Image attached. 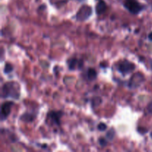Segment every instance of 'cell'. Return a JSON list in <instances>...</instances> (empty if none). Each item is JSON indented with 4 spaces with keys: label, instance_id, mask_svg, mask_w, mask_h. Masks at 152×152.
<instances>
[{
    "label": "cell",
    "instance_id": "6da1fadb",
    "mask_svg": "<svg viewBox=\"0 0 152 152\" xmlns=\"http://www.w3.org/2000/svg\"><path fill=\"white\" fill-rule=\"evenodd\" d=\"M18 88H19V85L17 83L13 82L5 83L1 89V97H13L14 99H18L19 96Z\"/></svg>",
    "mask_w": 152,
    "mask_h": 152
},
{
    "label": "cell",
    "instance_id": "7a4b0ae2",
    "mask_svg": "<svg viewBox=\"0 0 152 152\" xmlns=\"http://www.w3.org/2000/svg\"><path fill=\"white\" fill-rule=\"evenodd\" d=\"M124 6L130 13L135 15L138 14L144 8L143 5L138 2L137 0H126L124 2Z\"/></svg>",
    "mask_w": 152,
    "mask_h": 152
},
{
    "label": "cell",
    "instance_id": "3957f363",
    "mask_svg": "<svg viewBox=\"0 0 152 152\" xmlns=\"http://www.w3.org/2000/svg\"><path fill=\"white\" fill-rule=\"evenodd\" d=\"M134 68L135 65L133 62H129V60H124L119 65L118 71L122 74H127L132 72Z\"/></svg>",
    "mask_w": 152,
    "mask_h": 152
},
{
    "label": "cell",
    "instance_id": "277c9868",
    "mask_svg": "<svg viewBox=\"0 0 152 152\" xmlns=\"http://www.w3.org/2000/svg\"><path fill=\"white\" fill-rule=\"evenodd\" d=\"M14 105L13 102L11 101H6V102H3L2 105L1 106V120H5L9 114H10L11 111L12 106Z\"/></svg>",
    "mask_w": 152,
    "mask_h": 152
},
{
    "label": "cell",
    "instance_id": "5b68a950",
    "mask_svg": "<svg viewBox=\"0 0 152 152\" xmlns=\"http://www.w3.org/2000/svg\"><path fill=\"white\" fill-rule=\"evenodd\" d=\"M91 7L89 6H83L77 13V19L80 21H84L91 15Z\"/></svg>",
    "mask_w": 152,
    "mask_h": 152
},
{
    "label": "cell",
    "instance_id": "8992f818",
    "mask_svg": "<svg viewBox=\"0 0 152 152\" xmlns=\"http://www.w3.org/2000/svg\"><path fill=\"white\" fill-rule=\"evenodd\" d=\"M62 115H63V113L61 111H50V112H49L47 116L52 120V122H53L54 124H56V126H59V125H60V119Z\"/></svg>",
    "mask_w": 152,
    "mask_h": 152
},
{
    "label": "cell",
    "instance_id": "52a82bcc",
    "mask_svg": "<svg viewBox=\"0 0 152 152\" xmlns=\"http://www.w3.org/2000/svg\"><path fill=\"white\" fill-rule=\"evenodd\" d=\"M107 9V5L103 0H99L96 6V12L97 14H102L105 13Z\"/></svg>",
    "mask_w": 152,
    "mask_h": 152
},
{
    "label": "cell",
    "instance_id": "ba28073f",
    "mask_svg": "<svg viewBox=\"0 0 152 152\" xmlns=\"http://www.w3.org/2000/svg\"><path fill=\"white\" fill-rule=\"evenodd\" d=\"M34 118H35V117H34V114H30V113L28 112L25 113L20 117V120L22 121L25 122V123H31L32 121H34Z\"/></svg>",
    "mask_w": 152,
    "mask_h": 152
},
{
    "label": "cell",
    "instance_id": "9c48e42d",
    "mask_svg": "<svg viewBox=\"0 0 152 152\" xmlns=\"http://www.w3.org/2000/svg\"><path fill=\"white\" fill-rule=\"evenodd\" d=\"M87 77L90 81L94 80L96 78V77H97V73H96V70L92 68H88L87 71Z\"/></svg>",
    "mask_w": 152,
    "mask_h": 152
},
{
    "label": "cell",
    "instance_id": "30bf717a",
    "mask_svg": "<svg viewBox=\"0 0 152 152\" xmlns=\"http://www.w3.org/2000/svg\"><path fill=\"white\" fill-rule=\"evenodd\" d=\"M78 64V60L75 58L74 59H71V60L69 61V63H68V67H69L70 70H74V68H76L77 65Z\"/></svg>",
    "mask_w": 152,
    "mask_h": 152
},
{
    "label": "cell",
    "instance_id": "8fae6325",
    "mask_svg": "<svg viewBox=\"0 0 152 152\" xmlns=\"http://www.w3.org/2000/svg\"><path fill=\"white\" fill-rule=\"evenodd\" d=\"M114 135H115V132L113 129H111L108 132H107L106 134V138L108 140L111 141L114 137Z\"/></svg>",
    "mask_w": 152,
    "mask_h": 152
},
{
    "label": "cell",
    "instance_id": "7c38bea8",
    "mask_svg": "<svg viewBox=\"0 0 152 152\" xmlns=\"http://www.w3.org/2000/svg\"><path fill=\"white\" fill-rule=\"evenodd\" d=\"M13 71V66L10 63H6L4 68V74H10Z\"/></svg>",
    "mask_w": 152,
    "mask_h": 152
},
{
    "label": "cell",
    "instance_id": "4fadbf2b",
    "mask_svg": "<svg viewBox=\"0 0 152 152\" xmlns=\"http://www.w3.org/2000/svg\"><path fill=\"white\" fill-rule=\"evenodd\" d=\"M97 129H98V130H99V131H101V132H104V131L106 130L107 126L105 124V123H99V125H98Z\"/></svg>",
    "mask_w": 152,
    "mask_h": 152
},
{
    "label": "cell",
    "instance_id": "5bb4252c",
    "mask_svg": "<svg viewBox=\"0 0 152 152\" xmlns=\"http://www.w3.org/2000/svg\"><path fill=\"white\" fill-rule=\"evenodd\" d=\"M99 143L100 145V146L104 147L107 145V141L106 140L104 139V138H99Z\"/></svg>",
    "mask_w": 152,
    "mask_h": 152
},
{
    "label": "cell",
    "instance_id": "9a60e30c",
    "mask_svg": "<svg viewBox=\"0 0 152 152\" xmlns=\"http://www.w3.org/2000/svg\"><path fill=\"white\" fill-rule=\"evenodd\" d=\"M147 110H148V111L149 114H152V101L150 102L149 104H148V107H147Z\"/></svg>",
    "mask_w": 152,
    "mask_h": 152
},
{
    "label": "cell",
    "instance_id": "2e32d148",
    "mask_svg": "<svg viewBox=\"0 0 152 152\" xmlns=\"http://www.w3.org/2000/svg\"><path fill=\"white\" fill-rule=\"evenodd\" d=\"M77 65H78V68H81L82 67H83V59H80V60H78V64H77Z\"/></svg>",
    "mask_w": 152,
    "mask_h": 152
},
{
    "label": "cell",
    "instance_id": "e0dca14e",
    "mask_svg": "<svg viewBox=\"0 0 152 152\" xmlns=\"http://www.w3.org/2000/svg\"><path fill=\"white\" fill-rule=\"evenodd\" d=\"M148 39H149L151 41H152V32L151 34H149V35H148Z\"/></svg>",
    "mask_w": 152,
    "mask_h": 152
},
{
    "label": "cell",
    "instance_id": "ac0fdd59",
    "mask_svg": "<svg viewBox=\"0 0 152 152\" xmlns=\"http://www.w3.org/2000/svg\"><path fill=\"white\" fill-rule=\"evenodd\" d=\"M79 1H83V0H79Z\"/></svg>",
    "mask_w": 152,
    "mask_h": 152
}]
</instances>
